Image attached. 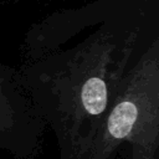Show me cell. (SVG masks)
Wrapping results in <instances>:
<instances>
[{"label":"cell","mask_w":159,"mask_h":159,"mask_svg":"<svg viewBox=\"0 0 159 159\" xmlns=\"http://www.w3.org/2000/svg\"><path fill=\"white\" fill-rule=\"evenodd\" d=\"M46 128L21 71L0 62V149L12 159H37Z\"/></svg>","instance_id":"3957f363"},{"label":"cell","mask_w":159,"mask_h":159,"mask_svg":"<svg viewBox=\"0 0 159 159\" xmlns=\"http://www.w3.org/2000/svg\"><path fill=\"white\" fill-rule=\"evenodd\" d=\"M122 149L123 159H159V103L147 111Z\"/></svg>","instance_id":"277c9868"},{"label":"cell","mask_w":159,"mask_h":159,"mask_svg":"<svg viewBox=\"0 0 159 159\" xmlns=\"http://www.w3.org/2000/svg\"><path fill=\"white\" fill-rule=\"evenodd\" d=\"M159 103V37L144 50L119 88L84 159H116L147 111Z\"/></svg>","instance_id":"7a4b0ae2"},{"label":"cell","mask_w":159,"mask_h":159,"mask_svg":"<svg viewBox=\"0 0 159 159\" xmlns=\"http://www.w3.org/2000/svg\"><path fill=\"white\" fill-rule=\"evenodd\" d=\"M157 36L144 39L140 25H106L71 47L22 50L19 70L55 134L58 159H84L119 88Z\"/></svg>","instance_id":"6da1fadb"}]
</instances>
